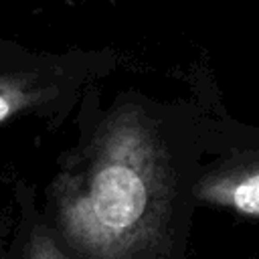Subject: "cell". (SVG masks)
Instances as JSON below:
<instances>
[{"instance_id":"obj_1","label":"cell","mask_w":259,"mask_h":259,"mask_svg":"<svg viewBox=\"0 0 259 259\" xmlns=\"http://www.w3.org/2000/svg\"><path fill=\"white\" fill-rule=\"evenodd\" d=\"M91 212L105 233H119L132 225L144 204V184L125 166H109L99 172L91 192Z\"/></svg>"},{"instance_id":"obj_2","label":"cell","mask_w":259,"mask_h":259,"mask_svg":"<svg viewBox=\"0 0 259 259\" xmlns=\"http://www.w3.org/2000/svg\"><path fill=\"white\" fill-rule=\"evenodd\" d=\"M233 202L241 212L259 214V176H251L233 188Z\"/></svg>"}]
</instances>
